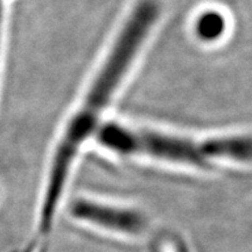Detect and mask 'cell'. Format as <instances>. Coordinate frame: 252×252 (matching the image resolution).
I'll return each instance as SVG.
<instances>
[{"instance_id":"1","label":"cell","mask_w":252,"mask_h":252,"mask_svg":"<svg viewBox=\"0 0 252 252\" xmlns=\"http://www.w3.org/2000/svg\"><path fill=\"white\" fill-rule=\"evenodd\" d=\"M161 6L158 0H138L123 21L86 94L60 134L50 159L28 249L48 252L49 242L67 191L72 168L83 145L102 126L104 112L121 89L156 28Z\"/></svg>"},{"instance_id":"5","label":"cell","mask_w":252,"mask_h":252,"mask_svg":"<svg viewBox=\"0 0 252 252\" xmlns=\"http://www.w3.org/2000/svg\"><path fill=\"white\" fill-rule=\"evenodd\" d=\"M150 239L151 252H191L185 239L175 232L152 235Z\"/></svg>"},{"instance_id":"3","label":"cell","mask_w":252,"mask_h":252,"mask_svg":"<svg viewBox=\"0 0 252 252\" xmlns=\"http://www.w3.org/2000/svg\"><path fill=\"white\" fill-rule=\"evenodd\" d=\"M70 220L104 237L139 242L153 235V220L146 210L133 204L81 195L68 207Z\"/></svg>"},{"instance_id":"4","label":"cell","mask_w":252,"mask_h":252,"mask_svg":"<svg viewBox=\"0 0 252 252\" xmlns=\"http://www.w3.org/2000/svg\"><path fill=\"white\" fill-rule=\"evenodd\" d=\"M226 18L217 9H206L194 20L195 36L206 43L220 40L226 32Z\"/></svg>"},{"instance_id":"2","label":"cell","mask_w":252,"mask_h":252,"mask_svg":"<svg viewBox=\"0 0 252 252\" xmlns=\"http://www.w3.org/2000/svg\"><path fill=\"white\" fill-rule=\"evenodd\" d=\"M100 146L122 157L147 158L193 169L222 163H252V135L230 133L195 137L153 128L106 123L96 132Z\"/></svg>"}]
</instances>
